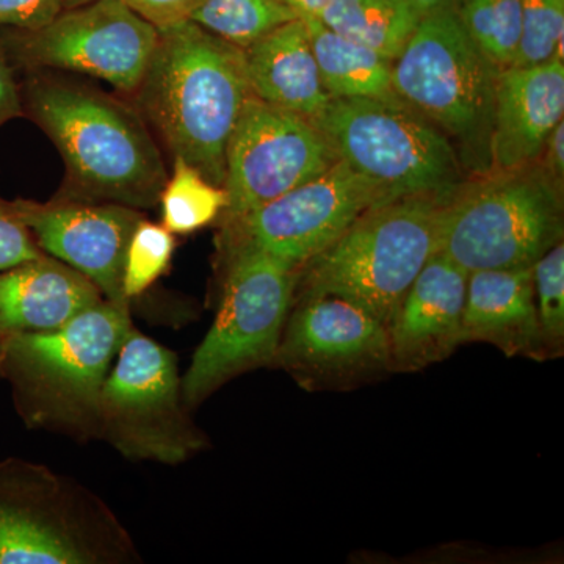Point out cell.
<instances>
[{
  "mask_svg": "<svg viewBox=\"0 0 564 564\" xmlns=\"http://www.w3.org/2000/svg\"><path fill=\"white\" fill-rule=\"evenodd\" d=\"M21 99L22 113L51 137L65 161L70 191L65 199L137 210L158 206L169 174L135 111L87 85L47 74L29 77Z\"/></svg>",
  "mask_w": 564,
  "mask_h": 564,
  "instance_id": "obj_1",
  "label": "cell"
},
{
  "mask_svg": "<svg viewBox=\"0 0 564 564\" xmlns=\"http://www.w3.org/2000/svg\"><path fill=\"white\" fill-rule=\"evenodd\" d=\"M135 93L173 158L223 187L229 140L252 96L243 50L192 21L161 29Z\"/></svg>",
  "mask_w": 564,
  "mask_h": 564,
  "instance_id": "obj_2",
  "label": "cell"
},
{
  "mask_svg": "<svg viewBox=\"0 0 564 564\" xmlns=\"http://www.w3.org/2000/svg\"><path fill=\"white\" fill-rule=\"evenodd\" d=\"M133 328L131 306L102 299L58 328L0 340V375L25 423L80 441L98 437L104 383Z\"/></svg>",
  "mask_w": 564,
  "mask_h": 564,
  "instance_id": "obj_3",
  "label": "cell"
},
{
  "mask_svg": "<svg viewBox=\"0 0 564 564\" xmlns=\"http://www.w3.org/2000/svg\"><path fill=\"white\" fill-rule=\"evenodd\" d=\"M141 554L102 497L44 464L0 462V564H133Z\"/></svg>",
  "mask_w": 564,
  "mask_h": 564,
  "instance_id": "obj_4",
  "label": "cell"
},
{
  "mask_svg": "<svg viewBox=\"0 0 564 564\" xmlns=\"http://www.w3.org/2000/svg\"><path fill=\"white\" fill-rule=\"evenodd\" d=\"M447 198L404 196L375 204L332 247L304 263L295 295L343 296L389 328L411 284L437 250Z\"/></svg>",
  "mask_w": 564,
  "mask_h": 564,
  "instance_id": "obj_5",
  "label": "cell"
},
{
  "mask_svg": "<svg viewBox=\"0 0 564 564\" xmlns=\"http://www.w3.org/2000/svg\"><path fill=\"white\" fill-rule=\"evenodd\" d=\"M497 73L467 36L458 11H444L419 22L392 63V88L447 135L467 172L481 176L491 170Z\"/></svg>",
  "mask_w": 564,
  "mask_h": 564,
  "instance_id": "obj_6",
  "label": "cell"
},
{
  "mask_svg": "<svg viewBox=\"0 0 564 564\" xmlns=\"http://www.w3.org/2000/svg\"><path fill=\"white\" fill-rule=\"evenodd\" d=\"M562 240V187L534 163L459 185L441 212L436 252L467 273L529 269Z\"/></svg>",
  "mask_w": 564,
  "mask_h": 564,
  "instance_id": "obj_7",
  "label": "cell"
},
{
  "mask_svg": "<svg viewBox=\"0 0 564 564\" xmlns=\"http://www.w3.org/2000/svg\"><path fill=\"white\" fill-rule=\"evenodd\" d=\"M220 306L182 375L191 410L221 386L259 367H272L291 313L300 269L245 245L223 248Z\"/></svg>",
  "mask_w": 564,
  "mask_h": 564,
  "instance_id": "obj_8",
  "label": "cell"
},
{
  "mask_svg": "<svg viewBox=\"0 0 564 564\" xmlns=\"http://www.w3.org/2000/svg\"><path fill=\"white\" fill-rule=\"evenodd\" d=\"M313 122L337 159L389 199L447 198L466 182L454 143L400 99H332Z\"/></svg>",
  "mask_w": 564,
  "mask_h": 564,
  "instance_id": "obj_9",
  "label": "cell"
},
{
  "mask_svg": "<svg viewBox=\"0 0 564 564\" xmlns=\"http://www.w3.org/2000/svg\"><path fill=\"white\" fill-rule=\"evenodd\" d=\"M191 413L176 355L133 328L104 383L98 440L129 462L177 466L207 445Z\"/></svg>",
  "mask_w": 564,
  "mask_h": 564,
  "instance_id": "obj_10",
  "label": "cell"
},
{
  "mask_svg": "<svg viewBox=\"0 0 564 564\" xmlns=\"http://www.w3.org/2000/svg\"><path fill=\"white\" fill-rule=\"evenodd\" d=\"M159 43V29L124 0L63 10L39 31H6L0 44L13 68L63 69L135 93Z\"/></svg>",
  "mask_w": 564,
  "mask_h": 564,
  "instance_id": "obj_11",
  "label": "cell"
},
{
  "mask_svg": "<svg viewBox=\"0 0 564 564\" xmlns=\"http://www.w3.org/2000/svg\"><path fill=\"white\" fill-rule=\"evenodd\" d=\"M389 202L377 185L337 161L273 202L225 221L221 248L245 245L302 269L332 247L364 212Z\"/></svg>",
  "mask_w": 564,
  "mask_h": 564,
  "instance_id": "obj_12",
  "label": "cell"
},
{
  "mask_svg": "<svg viewBox=\"0 0 564 564\" xmlns=\"http://www.w3.org/2000/svg\"><path fill=\"white\" fill-rule=\"evenodd\" d=\"M339 161L307 118L250 96L226 151V220L242 217L314 180Z\"/></svg>",
  "mask_w": 564,
  "mask_h": 564,
  "instance_id": "obj_13",
  "label": "cell"
},
{
  "mask_svg": "<svg viewBox=\"0 0 564 564\" xmlns=\"http://www.w3.org/2000/svg\"><path fill=\"white\" fill-rule=\"evenodd\" d=\"M272 367L306 389L347 388L391 372L388 328L343 296L295 295Z\"/></svg>",
  "mask_w": 564,
  "mask_h": 564,
  "instance_id": "obj_14",
  "label": "cell"
},
{
  "mask_svg": "<svg viewBox=\"0 0 564 564\" xmlns=\"http://www.w3.org/2000/svg\"><path fill=\"white\" fill-rule=\"evenodd\" d=\"M13 204L44 254L84 274L109 302L131 306L122 295V263L133 229L143 218L140 210L65 198Z\"/></svg>",
  "mask_w": 564,
  "mask_h": 564,
  "instance_id": "obj_15",
  "label": "cell"
},
{
  "mask_svg": "<svg viewBox=\"0 0 564 564\" xmlns=\"http://www.w3.org/2000/svg\"><path fill=\"white\" fill-rule=\"evenodd\" d=\"M467 276L443 252L429 259L388 328L391 372H419L459 347Z\"/></svg>",
  "mask_w": 564,
  "mask_h": 564,
  "instance_id": "obj_16",
  "label": "cell"
},
{
  "mask_svg": "<svg viewBox=\"0 0 564 564\" xmlns=\"http://www.w3.org/2000/svg\"><path fill=\"white\" fill-rule=\"evenodd\" d=\"M563 118V58L500 69L494 90L489 172H514L540 162L545 141Z\"/></svg>",
  "mask_w": 564,
  "mask_h": 564,
  "instance_id": "obj_17",
  "label": "cell"
},
{
  "mask_svg": "<svg viewBox=\"0 0 564 564\" xmlns=\"http://www.w3.org/2000/svg\"><path fill=\"white\" fill-rule=\"evenodd\" d=\"M473 343L491 344L508 358L541 359L532 267L469 273L459 345Z\"/></svg>",
  "mask_w": 564,
  "mask_h": 564,
  "instance_id": "obj_18",
  "label": "cell"
},
{
  "mask_svg": "<svg viewBox=\"0 0 564 564\" xmlns=\"http://www.w3.org/2000/svg\"><path fill=\"white\" fill-rule=\"evenodd\" d=\"M104 296L90 280L47 254L0 272V340L50 332Z\"/></svg>",
  "mask_w": 564,
  "mask_h": 564,
  "instance_id": "obj_19",
  "label": "cell"
},
{
  "mask_svg": "<svg viewBox=\"0 0 564 564\" xmlns=\"http://www.w3.org/2000/svg\"><path fill=\"white\" fill-rule=\"evenodd\" d=\"M251 95L314 121L332 102L302 18L284 22L243 50Z\"/></svg>",
  "mask_w": 564,
  "mask_h": 564,
  "instance_id": "obj_20",
  "label": "cell"
},
{
  "mask_svg": "<svg viewBox=\"0 0 564 564\" xmlns=\"http://www.w3.org/2000/svg\"><path fill=\"white\" fill-rule=\"evenodd\" d=\"M322 82L333 99H399L392 88L391 58L306 18Z\"/></svg>",
  "mask_w": 564,
  "mask_h": 564,
  "instance_id": "obj_21",
  "label": "cell"
},
{
  "mask_svg": "<svg viewBox=\"0 0 564 564\" xmlns=\"http://www.w3.org/2000/svg\"><path fill=\"white\" fill-rule=\"evenodd\" d=\"M317 20L391 61L399 57L421 22L406 0H332Z\"/></svg>",
  "mask_w": 564,
  "mask_h": 564,
  "instance_id": "obj_22",
  "label": "cell"
},
{
  "mask_svg": "<svg viewBox=\"0 0 564 564\" xmlns=\"http://www.w3.org/2000/svg\"><path fill=\"white\" fill-rule=\"evenodd\" d=\"M173 159V172L159 198L161 223L174 236H188L221 217L228 207V193L184 159Z\"/></svg>",
  "mask_w": 564,
  "mask_h": 564,
  "instance_id": "obj_23",
  "label": "cell"
},
{
  "mask_svg": "<svg viewBox=\"0 0 564 564\" xmlns=\"http://www.w3.org/2000/svg\"><path fill=\"white\" fill-rule=\"evenodd\" d=\"M295 18L299 17L278 0H199L188 21L245 50Z\"/></svg>",
  "mask_w": 564,
  "mask_h": 564,
  "instance_id": "obj_24",
  "label": "cell"
},
{
  "mask_svg": "<svg viewBox=\"0 0 564 564\" xmlns=\"http://www.w3.org/2000/svg\"><path fill=\"white\" fill-rule=\"evenodd\" d=\"M458 18L467 36L497 69L516 65L522 39L521 0H463Z\"/></svg>",
  "mask_w": 564,
  "mask_h": 564,
  "instance_id": "obj_25",
  "label": "cell"
},
{
  "mask_svg": "<svg viewBox=\"0 0 564 564\" xmlns=\"http://www.w3.org/2000/svg\"><path fill=\"white\" fill-rule=\"evenodd\" d=\"M176 240L162 223L141 218L133 229L122 263V295L132 303L166 273Z\"/></svg>",
  "mask_w": 564,
  "mask_h": 564,
  "instance_id": "obj_26",
  "label": "cell"
},
{
  "mask_svg": "<svg viewBox=\"0 0 564 564\" xmlns=\"http://www.w3.org/2000/svg\"><path fill=\"white\" fill-rule=\"evenodd\" d=\"M541 359L558 358L564 348V243H555L532 267Z\"/></svg>",
  "mask_w": 564,
  "mask_h": 564,
  "instance_id": "obj_27",
  "label": "cell"
},
{
  "mask_svg": "<svg viewBox=\"0 0 564 564\" xmlns=\"http://www.w3.org/2000/svg\"><path fill=\"white\" fill-rule=\"evenodd\" d=\"M522 39L514 66L563 58L564 0H521Z\"/></svg>",
  "mask_w": 564,
  "mask_h": 564,
  "instance_id": "obj_28",
  "label": "cell"
},
{
  "mask_svg": "<svg viewBox=\"0 0 564 564\" xmlns=\"http://www.w3.org/2000/svg\"><path fill=\"white\" fill-rule=\"evenodd\" d=\"M44 254L22 223L13 202L0 198V272Z\"/></svg>",
  "mask_w": 564,
  "mask_h": 564,
  "instance_id": "obj_29",
  "label": "cell"
},
{
  "mask_svg": "<svg viewBox=\"0 0 564 564\" xmlns=\"http://www.w3.org/2000/svg\"><path fill=\"white\" fill-rule=\"evenodd\" d=\"M62 11L61 0H0V29L39 31Z\"/></svg>",
  "mask_w": 564,
  "mask_h": 564,
  "instance_id": "obj_30",
  "label": "cell"
},
{
  "mask_svg": "<svg viewBox=\"0 0 564 564\" xmlns=\"http://www.w3.org/2000/svg\"><path fill=\"white\" fill-rule=\"evenodd\" d=\"M143 20L155 29H165L191 20L199 0H124Z\"/></svg>",
  "mask_w": 564,
  "mask_h": 564,
  "instance_id": "obj_31",
  "label": "cell"
},
{
  "mask_svg": "<svg viewBox=\"0 0 564 564\" xmlns=\"http://www.w3.org/2000/svg\"><path fill=\"white\" fill-rule=\"evenodd\" d=\"M13 70L0 44V128L22 115L21 88L14 80Z\"/></svg>",
  "mask_w": 564,
  "mask_h": 564,
  "instance_id": "obj_32",
  "label": "cell"
},
{
  "mask_svg": "<svg viewBox=\"0 0 564 564\" xmlns=\"http://www.w3.org/2000/svg\"><path fill=\"white\" fill-rule=\"evenodd\" d=\"M541 159L544 161V172L551 176L558 187L563 188L564 177V120L558 122V126L549 135L545 141L543 155Z\"/></svg>",
  "mask_w": 564,
  "mask_h": 564,
  "instance_id": "obj_33",
  "label": "cell"
},
{
  "mask_svg": "<svg viewBox=\"0 0 564 564\" xmlns=\"http://www.w3.org/2000/svg\"><path fill=\"white\" fill-rule=\"evenodd\" d=\"M419 18L432 17L444 11H458L462 0H406Z\"/></svg>",
  "mask_w": 564,
  "mask_h": 564,
  "instance_id": "obj_34",
  "label": "cell"
},
{
  "mask_svg": "<svg viewBox=\"0 0 564 564\" xmlns=\"http://www.w3.org/2000/svg\"><path fill=\"white\" fill-rule=\"evenodd\" d=\"M282 6L292 10L296 17L306 20V18H318L322 11L332 3V0H278Z\"/></svg>",
  "mask_w": 564,
  "mask_h": 564,
  "instance_id": "obj_35",
  "label": "cell"
},
{
  "mask_svg": "<svg viewBox=\"0 0 564 564\" xmlns=\"http://www.w3.org/2000/svg\"><path fill=\"white\" fill-rule=\"evenodd\" d=\"M63 10L79 9L88 3L98 2V0H61Z\"/></svg>",
  "mask_w": 564,
  "mask_h": 564,
  "instance_id": "obj_36",
  "label": "cell"
},
{
  "mask_svg": "<svg viewBox=\"0 0 564 564\" xmlns=\"http://www.w3.org/2000/svg\"><path fill=\"white\" fill-rule=\"evenodd\" d=\"M462 2H463V0H462Z\"/></svg>",
  "mask_w": 564,
  "mask_h": 564,
  "instance_id": "obj_37",
  "label": "cell"
}]
</instances>
